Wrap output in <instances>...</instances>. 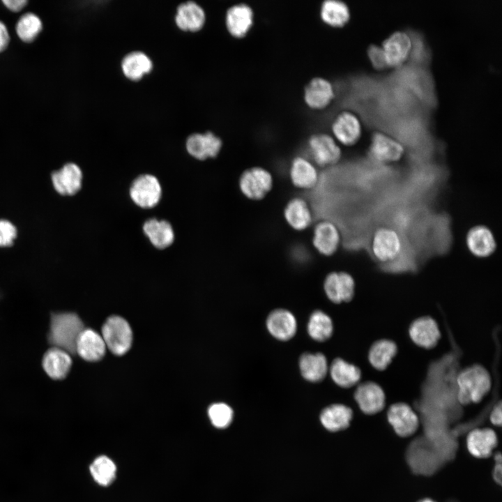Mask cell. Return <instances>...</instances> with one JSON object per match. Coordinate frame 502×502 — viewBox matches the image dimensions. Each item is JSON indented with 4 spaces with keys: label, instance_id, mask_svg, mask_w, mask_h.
<instances>
[{
    "label": "cell",
    "instance_id": "24",
    "mask_svg": "<svg viewBox=\"0 0 502 502\" xmlns=\"http://www.w3.org/2000/svg\"><path fill=\"white\" fill-rule=\"evenodd\" d=\"M106 345L99 333L91 328H84L79 334L75 346V353L86 361L100 360L105 353Z\"/></svg>",
    "mask_w": 502,
    "mask_h": 502
},
{
    "label": "cell",
    "instance_id": "3",
    "mask_svg": "<svg viewBox=\"0 0 502 502\" xmlns=\"http://www.w3.org/2000/svg\"><path fill=\"white\" fill-rule=\"evenodd\" d=\"M274 180L271 172L255 166L245 169L240 175L238 187L241 192L253 201L263 199L271 191Z\"/></svg>",
    "mask_w": 502,
    "mask_h": 502
},
{
    "label": "cell",
    "instance_id": "25",
    "mask_svg": "<svg viewBox=\"0 0 502 502\" xmlns=\"http://www.w3.org/2000/svg\"><path fill=\"white\" fill-rule=\"evenodd\" d=\"M71 356L67 351L52 347L46 351L42 366L45 373L52 379L61 380L66 377L71 366Z\"/></svg>",
    "mask_w": 502,
    "mask_h": 502
},
{
    "label": "cell",
    "instance_id": "16",
    "mask_svg": "<svg viewBox=\"0 0 502 502\" xmlns=\"http://www.w3.org/2000/svg\"><path fill=\"white\" fill-rule=\"evenodd\" d=\"M225 20L230 35L236 38H244L254 24V10L246 3H235L227 10Z\"/></svg>",
    "mask_w": 502,
    "mask_h": 502
},
{
    "label": "cell",
    "instance_id": "20",
    "mask_svg": "<svg viewBox=\"0 0 502 502\" xmlns=\"http://www.w3.org/2000/svg\"><path fill=\"white\" fill-rule=\"evenodd\" d=\"M333 84L326 78H312L304 87L303 99L305 104L313 109H322L328 106L335 97Z\"/></svg>",
    "mask_w": 502,
    "mask_h": 502
},
{
    "label": "cell",
    "instance_id": "13",
    "mask_svg": "<svg viewBox=\"0 0 502 502\" xmlns=\"http://www.w3.org/2000/svg\"><path fill=\"white\" fill-rule=\"evenodd\" d=\"M289 176L291 184L303 190L314 188L319 181L317 167L310 159L303 155H297L291 160Z\"/></svg>",
    "mask_w": 502,
    "mask_h": 502
},
{
    "label": "cell",
    "instance_id": "15",
    "mask_svg": "<svg viewBox=\"0 0 502 502\" xmlns=\"http://www.w3.org/2000/svg\"><path fill=\"white\" fill-rule=\"evenodd\" d=\"M412 342L419 347L431 349L438 344L441 331L437 322L429 316H422L414 319L408 329Z\"/></svg>",
    "mask_w": 502,
    "mask_h": 502
},
{
    "label": "cell",
    "instance_id": "2",
    "mask_svg": "<svg viewBox=\"0 0 502 502\" xmlns=\"http://www.w3.org/2000/svg\"><path fill=\"white\" fill-rule=\"evenodd\" d=\"M84 329V324L77 314L52 313L50 330L47 334L48 342L70 355L75 354L77 338Z\"/></svg>",
    "mask_w": 502,
    "mask_h": 502
},
{
    "label": "cell",
    "instance_id": "6",
    "mask_svg": "<svg viewBox=\"0 0 502 502\" xmlns=\"http://www.w3.org/2000/svg\"><path fill=\"white\" fill-rule=\"evenodd\" d=\"M388 423L395 434L400 438H409L416 433L420 426L417 413L407 403L397 402L386 411Z\"/></svg>",
    "mask_w": 502,
    "mask_h": 502
},
{
    "label": "cell",
    "instance_id": "40",
    "mask_svg": "<svg viewBox=\"0 0 502 502\" xmlns=\"http://www.w3.org/2000/svg\"><path fill=\"white\" fill-rule=\"evenodd\" d=\"M368 56L374 67L381 69L387 67L381 47L371 45L367 50Z\"/></svg>",
    "mask_w": 502,
    "mask_h": 502
},
{
    "label": "cell",
    "instance_id": "26",
    "mask_svg": "<svg viewBox=\"0 0 502 502\" xmlns=\"http://www.w3.org/2000/svg\"><path fill=\"white\" fill-rule=\"evenodd\" d=\"M176 26L185 31H197L206 22V13L202 7L192 1L178 6L174 17Z\"/></svg>",
    "mask_w": 502,
    "mask_h": 502
},
{
    "label": "cell",
    "instance_id": "44",
    "mask_svg": "<svg viewBox=\"0 0 502 502\" xmlns=\"http://www.w3.org/2000/svg\"><path fill=\"white\" fill-rule=\"evenodd\" d=\"M418 502H436V501L430 498H424V499L419 500Z\"/></svg>",
    "mask_w": 502,
    "mask_h": 502
},
{
    "label": "cell",
    "instance_id": "19",
    "mask_svg": "<svg viewBox=\"0 0 502 502\" xmlns=\"http://www.w3.org/2000/svg\"><path fill=\"white\" fill-rule=\"evenodd\" d=\"M222 147L221 138L211 131L204 133H193L187 138L185 142L188 153L199 160L217 157Z\"/></svg>",
    "mask_w": 502,
    "mask_h": 502
},
{
    "label": "cell",
    "instance_id": "21",
    "mask_svg": "<svg viewBox=\"0 0 502 502\" xmlns=\"http://www.w3.org/2000/svg\"><path fill=\"white\" fill-rule=\"evenodd\" d=\"M411 40L404 31H396L386 38L381 47L387 67H395L403 63L411 49Z\"/></svg>",
    "mask_w": 502,
    "mask_h": 502
},
{
    "label": "cell",
    "instance_id": "11",
    "mask_svg": "<svg viewBox=\"0 0 502 502\" xmlns=\"http://www.w3.org/2000/svg\"><path fill=\"white\" fill-rule=\"evenodd\" d=\"M354 399L360 411L367 416L376 415L386 407L385 391L374 381H365L358 386Z\"/></svg>",
    "mask_w": 502,
    "mask_h": 502
},
{
    "label": "cell",
    "instance_id": "10",
    "mask_svg": "<svg viewBox=\"0 0 502 502\" xmlns=\"http://www.w3.org/2000/svg\"><path fill=\"white\" fill-rule=\"evenodd\" d=\"M498 443L499 439L496 432L489 427L474 428L469 432L465 439L467 452L476 459L491 457Z\"/></svg>",
    "mask_w": 502,
    "mask_h": 502
},
{
    "label": "cell",
    "instance_id": "32",
    "mask_svg": "<svg viewBox=\"0 0 502 502\" xmlns=\"http://www.w3.org/2000/svg\"><path fill=\"white\" fill-rule=\"evenodd\" d=\"M319 15L321 20L332 27L344 26L351 17L348 5L340 0H325L320 6Z\"/></svg>",
    "mask_w": 502,
    "mask_h": 502
},
{
    "label": "cell",
    "instance_id": "14",
    "mask_svg": "<svg viewBox=\"0 0 502 502\" xmlns=\"http://www.w3.org/2000/svg\"><path fill=\"white\" fill-rule=\"evenodd\" d=\"M331 130L335 139L345 146L354 145L362 135V126L358 117L347 110L340 112L335 117Z\"/></svg>",
    "mask_w": 502,
    "mask_h": 502
},
{
    "label": "cell",
    "instance_id": "43",
    "mask_svg": "<svg viewBox=\"0 0 502 502\" xmlns=\"http://www.w3.org/2000/svg\"><path fill=\"white\" fill-rule=\"evenodd\" d=\"M9 36L6 26L0 22V51L3 50L8 44Z\"/></svg>",
    "mask_w": 502,
    "mask_h": 502
},
{
    "label": "cell",
    "instance_id": "1",
    "mask_svg": "<svg viewBox=\"0 0 502 502\" xmlns=\"http://www.w3.org/2000/svg\"><path fill=\"white\" fill-rule=\"evenodd\" d=\"M492 387L489 372L480 365L462 370L456 379V398L461 405L476 404L482 400Z\"/></svg>",
    "mask_w": 502,
    "mask_h": 502
},
{
    "label": "cell",
    "instance_id": "27",
    "mask_svg": "<svg viewBox=\"0 0 502 502\" xmlns=\"http://www.w3.org/2000/svg\"><path fill=\"white\" fill-rule=\"evenodd\" d=\"M269 333L279 340L286 341L295 335L297 328L294 316L288 310L277 309L270 313L266 320Z\"/></svg>",
    "mask_w": 502,
    "mask_h": 502
},
{
    "label": "cell",
    "instance_id": "35",
    "mask_svg": "<svg viewBox=\"0 0 502 502\" xmlns=\"http://www.w3.org/2000/svg\"><path fill=\"white\" fill-rule=\"evenodd\" d=\"M333 330V322L328 315L320 310L312 312L307 324V331L312 339L326 341L332 335Z\"/></svg>",
    "mask_w": 502,
    "mask_h": 502
},
{
    "label": "cell",
    "instance_id": "42",
    "mask_svg": "<svg viewBox=\"0 0 502 502\" xmlns=\"http://www.w3.org/2000/svg\"><path fill=\"white\" fill-rule=\"evenodd\" d=\"M3 3L11 10L17 12L27 3L26 0H3Z\"/></svg>",
    "mask_w": 502,
    "mask_h": 502
},
{
    "label": "cell",
    "instance_id": "37",
    "mask_svg": "<svg viewBox=\"0 0 502 502\" xmlns=\"http://www.w3.org/2000/svg\"><path fill=\"white\" fill-rule=\"evenodd\" d=\"M41 29L42 22L40 18L31 13L22 15L16 26L18 36L26 43L33 40Z\"/></svg>",
    "mask_w": 502,
    "mask_h": 502
},
{
    "label": "cell",
    "instance_id": "28",
    "mask_svg": "<svg viewBox=\"0 0 502 502\" xmlns=\"http://www.w3.org/2000/svg\"><path fill=\"white\" fill-rule=\"evenodd\" d=\"M142 229L151 243L158 249H165L174 241V229L167 220L149 219L144 223Z\"/></svg>",
    "mask_w": 502,
    "mask_h": 502
},
{
    "label": "cell",
    "instance_id": "39",
    "mask_svg": "<svg viewBox=\"0 0 502 502\" xmlns=\"http://www.w3.org/2000/svg\"><path fill=\"white\" fill-rule=\"evenodd\" d=\"M17 236L16 226L7 219H0V248H8L14 244Z\"/></svg>",
    "mask_w": 502,
    "mask_h": 502
},
{
    "label": "cell",
    "instance_id": "7",
    "mask_svg": "<svg viewBox=\"0 0 502 502\" xmlns=\"http://www.w3.org/2000/svg\"><path fill=\"white\" fill-rule=\"evenodd\" d=\"M129 195L132 201L139 207L151 208L158 205L161 199L162 187L155 176L144 174L133 181Z\"/></svg>",
    "mask_w": 502,
    "mask_h": 502
},
{
    "label": "cell",
    "instance_id": "9",
    "mask_svg": "<svg viewBox=\"0 0 502 502\" xmlns=\"http://www.w3.org/2000/svg\"><path fill=\"white\" fill-rule=\"evenodd\" d=\"M341 241L340 230L334 222L324 219L314 225L312 243L314 248L320 254L332 256L337 251Z\"/></svg>",
    "mask_w": 502,
    "mask_h": 502
},
{
    "label": "cell",
    "instance_id": "4",
    "mask_svg": "<svg viewBox=\"0 0 502 502\" xmlns=\"http://www.w3.org/2000/svg\"><path fill=\"white\" fill-rule=\"evenodd\" d=\"M101 336L106 347L117 356L126 353L132 344L131 328L127 321L121 317H109L102 327Z\"/></svg>",
    "mask_w": 502,
    "mask_h": 502
},
{
    "label": "cell",
    "instance_id": "30",
    "mask_svg": "<svg viewBox=\"0 0 502 502\" xmlns=\"http://www.w3.org/2000/svg\"><path fill=\"white\" fill-rule=\"evenodd\" d=\"M352 418L353 411L351 408L342 404H335L322 411L320 420L327 429L336 432L347 428Z\"/></svg>",
    "mask_w": 502,
    "mask_h": 502
},
{
    "label": "cell",
    "instance_id": "41",
    "mask_svg": "<svg viewBox=\"0 0 502 502\" xmlns=\"http://www.w3.org/2000/svg\"><path fill=\"white\" fill-rule=\"evenodd\" d=\"M502 407L501 403L499 402L491 410L489 413V420L491 424L495 427H500L502 423Z\"/></svg>",
    "mask_w": 502,
    "mask_h": 502
},
{
    "label": "cell",
    "instance_id": "23",
    "mask_svg": "<svg viewBox=\"0 0 502 502\" xmlns=\"http://www.w3.org/2000/svg\"><path fill=\"white\" fill-rule=\"evenodd\" d=\"M466 243L470 252L477 257H487L496 249L492 231L485 225H477L469 229Z\"/></svg>",
    "mask_w": 502,
    "mask_h": 502
},
{
    "label": "cell",
    "instance_id": "29",
    "mask_svg": "<svg viewBox=\"0 0 502 502\" xmlns=\"http://www.w3.org/2000/svg\"><path fill=\"white\" fill-rule=\"evenodd\" d=\"M398 351L396 343L386 338L374 342L368 351V361L375 370L384 371L386 370Z\"/></svg>",
    "mask_w": 502,
    "mask_h": 502
},
{
    "label": "cell",
    "instance_id": "12",
    "mask_svg": "<svg viewBox=\"0 0 502 502\" xmlns=\"http://www.w3.org/2000/svg\"><path fill=\"white\" fill-rule=\"evenodd\" d=\"M404 153V148L397 140L381 132L372 134L368 153L374 162H396L402 158Z\"/></svg>",
    "mask_w": 502,
    "mask_h": 502
},
{
    "label": "cell",
    "instance_id": "36",
    "mask_svg": "<svg viewBox=\"0 0 502 502\" xmlns=\"http://www.w3.org/2000/svg\"><path fill=\"white\" fill-rule=\"evenodd\" d=\"M90 471L93 479L100 485H109L115 478L116 466L106 456L97 457L90 466Z\"/></svg>",
    "mask_w": 502,
    "mask_h": 502
},
{
    "label": "cell",
    "instance_id": "31",
    "mask_svg": "<svg viewBox=\"0 0 502 502\" xmlns=\"http://www.w3.org/2000/svg\"><path fill=\"white\" fill-rule=\"evenodd\" d=\"M121 66L128 79L137 81L151 71L153 62L145 53L133 51L123 58Z\"/></svg>",
    "mask_w": 502,
    "mask_h": 502
},
{
    "label": "cell",
    "instance_id": "22",
    "mask_svg": "<svg viewBox=\"0 0 502 502\" xmlns=\"http://www.w3.org/2000/svg\"><path fill=\"white\" fill-rule=\"evenodd\" d=\"M283 214L288 225L298 231L308 229L314 222L312 209L309 202L301 197H294L289 200Z\"/></svg>",
    "mask_w": 502,
    "mask_h": 502
},
{
    "label": "cell",
    "instance_id": "33",
    "mask_svg": "<svg viewBox=\"0 0 502 502\" xmlns=\"http://www.w3.org/2000/svg\"><path fill=\"white\" fill-rule=\"evenodd\" d=\"M299 367L302 376L312 382L324 379L328 370L327 360L321 353H303L300 358Z\"/></svg>",
    "mask_w": 502,
    "mask_h": 502
},
{
    "label": "cell",
    "instance_id": "38",
    "mask_svg": "<svg viewBox=\"0 0 502 502\" xmlns=\"http://www.w3.org/2000/svg\"><path fill=\"white\" fill-rule=\"evenodd\" d=\"M233 410L225 403H215L208 409V416L212 424L218 428L229 425L233 419Z\"/></svg>",
    "mask_w": 502,
    "mask_h": 502
},
{
    "label": "cell",
    "instance_id": "5",
    "mask_svg": "<svg viewBox=\"0 0 502 502\" xmlns=\"http://www.w3.org/2000/svg\"><path fill=\"white\" fill-rule=\"evenodd\" d=\"M307 146L312 161L317 167H328L337 163L342 157V151L335 138L327 133L312 135L307 140Z\"/></svg>",
    "mask_w": 502,
    "mask_h": 502
},
{
    "label": "cell",
    "instance_id": "18",
    "mask_svg": "<svg viewBox=\"0 0 502 502\" xmlns=\"http://www.w3.org/2000/svg\"><path fill=\"white\" fill-rule=\"evenodd\" d=\"M324 289L327 297L333 303L349 302L355 294V281L351 275L347 272L334 271L326 277Z\"/></svg>",
    "mask_w": 502,
    "mask_h": 502
},
{
    "label": "cell",
    "instance_id": "17",
    "mask_svg": "<svg viewBox=\"0 0 502 502\" xmlns=\"http://www.w3.org/2000/svg\"><path fill=\"white\" fill-rule=\"evenodd\" d=\"M83 173L74 162H68L51 173V181L55 191L63 196L76 195L82 188Z\"/></svg>",
    "mask_w": 502,
    "mask_h": 502
},
{
    "label": "cell",
    "instance_id": "8",
    "mask_svg": "<svg viewBox=\"0 0 502 502\" xmlns=\"http://www.w3.org/2000/svg\"><path fill=\"white\" fill-rule=\"evenodd\" d=\"M371 249L374 257L380 262L394 261L401 253L402 241L394 229L383 227L376 229L373 235Z\"/></svg>",
    "mask_w": 502,
    "mask_h": 502
},
{
    "label": "cell",
    "instance_id": "34",
    "mask_svg": "<svg viewBox=\"0 0 502 502\" xmlns=\"http://www.w3.org/2000/svg\"><path fill=\"white\" fill-rule=\"evenodd\" d=\"M329 370L333 381L342 388H351L361 379L359 367L340 358L332 362Z\"/></svg>",
    "mask_w": 502,
    "mask_h": 502
}]
</instances>
